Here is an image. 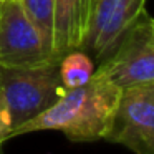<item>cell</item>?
Wrapping results in <instances>:
<instances>
[{"label": "cell", "mask_w": 154, "mask_h": 154, "mask_svg": "<svg viewBox=\"0 0 154 154\" xmlns=\"http://www.w3.org/2000/svg\"><path fill=\"white\" fill-rule=\"evenodd\" d=\"M119 96V88L103 73L94 70L93 76L85 85L65 90L53 106L14 129L10 137L55 129L71 141L104 139L109 133Z\"/></svg>", "instance_id": "cell-1"}, {"label": "cell", "mask_w": 154, "mask_h": 154, "mask_svg": "<svg viewBox=\"0 0 154 154\" xmlns=\"http://www.w3.org/2000/svg\"><path fill=\"white\" fill-rule=\"evenodd\" d=\"M58 65L60 60L37 68L0 66V93L8 111L12 131L37 118L61 98L66 88L61 83Z\"/></svg>", "instance_id": "cell-2"}, {"label": "cell", "mask_w": 154, "mask_h": 154, "mask_svg": "<svg viewBox=\"0 0 154 154\" xmlns=\"http://www.w3.org/2000/svg\"><path fill=\"white\" fill-rule=\"evenodd\" d=\"M121 91L154 85L152 18L143 14L113 51L96 66Z\"/></svg>", "instance_id": "cell-3"}, {"label": "cell", "mask_w": 154, "mask_h": 154, "mask_svg": "<svg viewBox=\"0 0 154 154\" xmlns=\"http://www.w3.org/2000/svg\"><path fill=\"white\" fill-rule=\"evenodd\" d=\"M18 0L0 2V66L37 68L57 61Z\"/></svg>", "instance_id": "cell-4"}, {"label": "cell", "mask_w": 154, "mask_h": 154, "mask_svg": "<svg viewBox=\"0 0 154 154\" xmlns=\"http://www.w3.org/2000/svg\"><path fill=\"white\" fill-rule=\"evenodd\" d=\"M146 0H91L90 20L80 50L98 65L144 14Z\"/></svg>", "instance_id": "cell-5"}, {"label": "cell", "mask_w": 154, "mask_h": 154, "mask_svg": "<svg viewBox=\"0 0 154 154\" xmlns=\"http://www.w3.org/2000/svg\"><path fill=\"white\" fill-rule=\"evenodd\" d=\"M104 139L123 144L134 154H154V85L121 91Z\"/></svg>", "instance_id": "cell-6"}, {"label": "cell", "mask_w": 154, "mask_h": 154, "mask_svg": "<svg viewBox=\"0 0 154 154\" xmlns=\"http://www.w3.org/2000/svg\"><path fill=\"white\" fill-rule=\"evenodd\" d=\"M90 10L91 0H53V45L58 58L80 50L86 35Z\"/></svg>", "instance_id": "cell-7"}, {"label": "cell", "mask_w": 154, "mask_h": 154, "mask_svg": "<svg viewBox=\"0 0 154 154\" xmlns=\"http://www.w3.org/2000/svg\"><path fill=\"white\" fill-rule=\"evenodd\" d=\"M25 15L38 30L47 51L51 57L55 55L53 45V0H18Z\"/></svg>", "instance_id": "cell-8"}, {"label": "cell", "mask_w": 154, "mask_h": 154, "mask_svg": "<svg viewBox=\"0 0 154 154\" xmlns=\"http://www.w3.org/2000/svg\"><path fill=\"white\" fill-rule=\"evenodd\" d=\"M60 78L66 90L85 85L94 73V65L88 55L81 50H73L60 58Z\"/></svg>", "instance_id": "cell-9"}, {"label": "cell", "mask_w": 154, "mask_h": 154, "mask_svg": "<svg viewBox=\"0 0 154 154\" xmlns=\"http://www.w3.org/2000/svg\"><path fill=\"white\" fill-rule=\"evenodd\" d=\"M10 131H12L10 118H8V111H7V106H5L4 96L0 93V154H4L2 144L7 139H10Z\"/></svg>", "instance_id": "cell-10"}, {"label": "cell", "mask_w": 154, "mask_h": 154, "mask_svg": "<svg viewBox=\"0 0 154 154\" xmlns=\"http://www.w3.org/2000/svg\"><path fill=\"white\" fill-rule=\"evenodd\" d=\"M152 37H154V18H152Z\"/></svg>", "instance_id": "cell-11"}, {"label": "cell", "mask_w": 154, "mask_h": 154, "mask_svg": "<svg viewBox=\"0 0 154 154\" xmlns=\"http://www.w3.org/2000/svg\"><path fill=\"white\" fill-rule=\"evenodd\" d=\"M0 2H2V0H0Z\"/></svg>", "instance_id": "cell-12"}]
</instances>
